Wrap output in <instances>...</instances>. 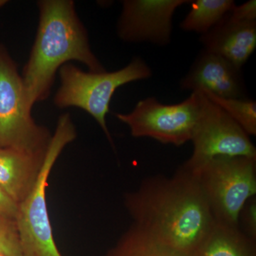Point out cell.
<instances>
[{"instance_id":"cell-1","label":"cell","mask_w":256,"mask_h":256,"mask_svg":"<svg viewBox=\"0 0 256 256\" xmlns=\"http://www.w3.org/2000/svg\"><path fill=\"white\" fill-rule=\"evenodd\" d=\"M133 224L178 252L192 256L215 222L196 174L182 165L170 176L143 180L124 196Z\"/></svg>"},{"instance_id":"cell-2","label":"cell","mask_w":256,"mask_h":256,"mask_svg":"<svg viewBox=\"0 0 256 256\" xmlns=\"http://www.w3.org/2000/svg\"><path fill=\"white\" fill-rule=\"evenodd\" d=\"M37 4L38 30L22 76L26 100L32 108L48 97L56 74L70 60L84 64L89 72L106 70L92 53L86 30L73 1L42 0Z\"/></svg>"},{"instance_id":"cell-3","label":"cell","mask_w":256,"mask_h":256,"mask_svg":"<svg viewBox=\"0 0 256 256\" xmlns=\"http://www.w3.org/2000/svg\"><path fill=\"white\" fill-rule=\"evenodd\" d=\"M76 138L70 114L60 116L47 149L41 171L30 194L18 206L15 217L24 256H63L54 236L46 202L48 178L56 162Z\"/></svg>"},{"instance_id":"cell-4","label":"cell","mask_w":256,"mask_h":256,"mask_svg":"<svg viewBox=\"0 0 256 256\" xmlns=\"http://www.w3.org/2000/svg\"><path fill=\"white\" fill-rule=\"evenodd\" d=\"M152 74L150 67L140 57H134L124 68L111 72H86L68 63L60 69V86L54 104L60 108H79L90 114L114 146L106 124L112 96L119 87L150 78Z\"/></svg>"},{"instance_id":"cell-5","label":"cell","mask_w":256,"mask_h":256,"mask_svg":"<svg viewBox=\"0 0 256 256\" xmlns=\"http://www.w3.org/2000/svg\"><path fill=\"white\" fill-rule=\"evenodd\" d=\"M196 174L216 223L238 227V215L256 195V158L217 156Z\"/></svg>"},{"instance_id":"cell-6","label":"cell","mask_w":256,"mask_h":256,"mask_svg":"<svg viewBox=\"0 0 256 256\" xmlns=\"http://www.w3.org/2000/svg\"><path fill=\"white\" fill-rule=\"evenodd\" d=\"M32 109L16 64L0 44V148L46 154L52 136L34 120Z\"/></svg>"},{"instance_id":"cell-7","label":"cell","mask_w":256,"mask_h":256,"mask_svg":"<svg viewBox=\"0 0 256 256\" xmlns=\"http://www.w3.org/2000/svg\"><path fill=\"white\" fill-rule=\"evenodd\" d=\"M200 94L192 92L178 104H163L154 97L140 100L129 114H116L134 138H150L162 144L180 146L191 141L198 120Z\"/></svg>"},{"instance_id":"cell-8","label":"cell","mask_w":256,"mask_h":256,"mask_svg":"<svg viewBox=\"0 0 256 256\" xmlns=\"http://www.w3.org/2000/svg\"><path fill=\"white\" fill-rule=\"evenodd\" d=\"M198 92L200 108L191 140L193 152L184 166L195 172L217 156L256 158L250 136L220 106Z\"/></svg>"},{"instance_id":"cell-9","label":"cell","mask_w":256,"mask_h":256,"mask_svg":"<svg viewBox=\"0 0 256 256\" xmlns=\"http://www.w3.org/2000/svg\"><path fill=\"white\" fill-rule=\"evenodd\" d=\"M190 0H124L118 22V34L129 43L169 44L173 16L178 8Z\"/></svg>"},{"instance_id":"cell-10","label":"cell","mask_w":256,"mask_h":256,"mask_svg":"<svg viewBox=\"0 0 256 256\" xmlns=\"http://www.w3.org/2000/svg\"><path fill=\"white\" fill-rule=\"evenodd\" d=\"M182 90H207L228 98H246L242 68L220 55L203 50L180 82Z\"/></svg>"},{"instance_id":"cell-11","label":"cell","mask_w":256,"mask_h":256,"mask_svg":"<svg viewBox=\"0 0 256 256\" xmlns=\"http://www.w3.org/2000/svg\"><path fill=\"white\" fill-rule=\"evenodd\" d=\"M200 42L204 50L242 69L256 48V22L236 21L227 13L212 30L201 35Z\"/></svg>"},{"instance_id":"cell-12","label":"cell","mask_w":256,"mask_h":256,"mask_svg":"<svg viewBox=\"0 0 256 256\" xmlns=\"http://www.w3.org/2000/svg\"><path fill=\"white\" fill-rule=\"evenodd\" d=\"M46 154L0 148V188L18 205L34 186Z\"/></svg>"},{"instance_id":"cell-13","label":"cell","mask_w":256,"mask_h":256,"mask_svg":"<svg viewBox=\"0 0 256 256\" xmlns=\"http://www.w3.org/2000/svg\"><path fill=\"white\" fill-rule=\"evenodd\" d=\"M192 256H256V240L238 227L215 222Z\"/></svg>"},{"instance_id":"cell-14","label":"cell","mask_w":256,"mask_h":256,"mask_svg":"<svg viewBox=\"0 0 256 256\" xmlns=\"http://www.w3.org/2000/svg\"><path fill=\"white\" fill-rule=\"evenodd\" d=\"M102 256H192L178 252L132 224Z\"/></svg>"},{"instance_id":"cell-15","label":"cell","mask_w":256,"mask_h":256,"mask_svg":"<svg viewBox=\"0 0 256 256\" xmlns=\"http://www.w3.org/2000/svg\"><path fill=\"white\" fill-rule=\"evenodd\" d=\"M190 4L191 9L180 28L201 35L212 30L236 5L233 0H194Z\"/></svg>"},{"instance_id":"cell-16","label":"cell","mask_w":256,"mask_h":256,"mask_svg":"<svg viewBox=\"0 0 256 256\" xmlns=\"http://www.w3.org/2000/svg\"><path fill=\"white\" fill-rule=\"evenodd\" d=\"M250 136H256V102L246 98H228L201 90Z\"/></svg>"},{"instance_id":"cell-17","label":"cell","mask_w":256,"mask_h":256,"mask_svg":"<svg viewBox=\"0 0 256 256\" xmlns=\"http://www.w3.org/2000/svg\"><path fill=\"white\" fill-rule=\"evenodd\" d=\"M0 254L5 256H24L16 220L0 216Z\"/></svg>"},{"instance_id":"cell-18","label":"cell","mask_w":256,"mask_h":256,"mask_svg":"<svg viewBox=\"0 0 256 256\" xmlns=\"http://www.w3.org/2000/svg\"><path fill=\"white\" fill-rule=\"evenodd\" d=\"M238 228L249 238L256 240V196L245 204L238 215Z\"/></svg>"},{"instance_id":"cell-19","label":"cell","mask_w":256,"mask_h":256,"mask_svg":"<svg viewBox=\"0 0 256 256\" xmlns=\"http://www.w3.org/2000/svg\"><path fill=\"white\" fill-rule=\"evenodd\" d=\"M230 18L238 22H256V1L250 0L242 5H235L229 12Z\"/></svg>"},{"instance_id":"cell-20","label":"cell","mask_w":256,"mask_h":256,"mask_svg":"<svg viewBox=\"0 0 256 256\" xmlns=\"http://www.w3.org/2000/svg\"><path fill=\"white\" fill-rule=\"evenodd\" d=\"M18 206V204L0 188V216L15 220Z\"/></svg>"},{"instance_id":"cell-21","label":"cell","mask_w":256,"mask_h":256,"mask_svg":"<svg viewBox=\"0 0 256 256\" xmlns=\"http://www.w3.org/2000/svg\"><path fill=\"white\" fill-rule=\"evenodd\" d=\"M6 2H8L3 1V0H0V8H2V6H4V5L6 4Z\"/></svg>"},{"instance_id":"cell-22","label":"cell","mask_w":256,"mask_h":256,"mask_svg":"<svg viewBox=\"0 0 256 256\" xmlns=\"http://www.w3.org/2000/svg\"><path fill=\"white\" fill-rule=\"evenodd\" d=\"M0 256H5L2 255V254H0Z\"/></svg>"}]
</instances>
